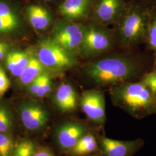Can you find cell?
Wrapping results in <instances>:
<instances>
[{"label":"cell","mask_w":156,"mask_h":156,"mask_svg":"<svg viewBox=\"0 0 156 156\" xmlns=\"http://www.w3.org/2000/svg\"><path fill=\"white\" fill-rule=\"evenodd\" d=\"M148 58L134 50L116 48L84 60L78 67L79 77L90 87H108L138 80L149 69Z\"/></svg>","instance_id":"6da1fadb"},{"label":"cell","mask_w":156,"mask_h":156,"mask_svg":"<svg viewBox=\"0 0 156 156\" xmlns=\"http://www.w3.org/2000/svg\"><path fill=\"white\" fill-rule=\"evenodd\" d=\"M151 8L136 2L127 1L122 15L112 28L118 48L134 50L146 44Z\"/></svg>","instance_id":"7a4b0ae2"},{"label":"cell","mask_w":156,"mask_h":156,"mask_svg":"<svg viewBox=\"0 0 156 156\" xmlns=\"http://www.w3.org/2000/svg\"><path fill=\"white\" fill-rule=\"evenodd\" d=\"M113 105L135 119L156 114V97L140 80L119 84L109 87Z\"/></svg>","instance_id":"3957f363"},{"label":"cell","mask_w":156,"mask_h":156,"mask_svg":"<svg viewBox=\"0 0 156 156\" xmlns=\"http://www.w3.org/2000/svg\"><path fill=\"white\" fill-rule=\"evenodd\" d=\"M83 26V38L79 54L83 61L118 48L112 28L88 19Z\"/></svg>","instance_id":"277c9868"},{"label":"cell","mask_w":156,"mask_h":156,"mask_svg":"<svg viewBox=\"0 0 156 156\" xmlns=\"http://www.w3.org/2000/svg\"><path fill=\"white\" fill-rule=\"evenodd\" d=\"M37 58L47 70L54 72L78 68L81 63L78 56L64 50L49 38L39 42Z\"/></svg>","instance_id":"5b68a950"},{"label":"cell","mask_w":156,"mask_h":156,"mask_svg":"<svg viewBox=\"0 0 156 156\" xmlns=\"http://www.w3.org/2000/svg\"><path fill=\"white\" fill-rule=\"evenodd\" d=\"M83 38V23L61 18L56 22L49 39L64 50L79 57Z\"/></svg>","instance_id":"8992f818"},{"label":"cell","mask_w":156,"mask_h":156,"mask_svg":"<svg viewBox=\"0 0 156 156\" xmlns=\"http://www.w3.org/2000/svg\"><path fill=\"white\" fill-rule=\"evenodd\" d=\"M97 127H99L90 123L87 119L63 121L58 123L54 129L56 145L62 151L67 153L85 134Z\"/></svg>","instance_id":"52a82bcc"},{"label":"cell","mask_w":156,"mask_h":156,"mask_svg":"<svg viewBox=\"0 0 156 156\" xmlns=\"http://www.w3.org/2000/svg\"><path fill=\"white\" fill-rule=\"evenodd\" d=\"M79 108L90 122L102 128L106 123L105 97L100 87L83 90L80 95Z\"/></svg>","instance_id":"ba28073f"},{"label":"cell","mask_w":156,"mask_h":156,"mask_svg":"<svg viewBox=\"0 0 156 156\" xmlns=\"http://www.w3.org/2000/svg\"><path fill=\"white\" fill-rule=\"evenodd\" d=\"M127 1V0H94L87 19L106 26H113L122 15Z\"/></svg>","instance_id":"9c48e42d"},{"label":"cell","mask_w":156,"mask_h":156,"mask_svg":"<svg viewBox=\"0 0 156 156\" xmlns=\"http://www.w3.org/2000/svg\"><path fill=\"white\" fill-rule=\"evenodd\" d=\"M141 138L130 140H113L98 134L99 151L102 156H134L144 147Z\"/></svg>","instance_id":"30bf717a"},{"label":"cell","mask_w":156,"mask_h":156,"mask_svg":"<svg viewBox=\"0 0 156 156\" xmlns=\"http://www.w3.org/2000/svg\"><path fill=\"white\" fill-rule=\"evenodd\" d=\"M80 93L71 82L63 81L53 94L52 101L56 108L62 113H73L79 108Z\"/></svg>","instance_id":"8fae6325"},{"label":"cell","mask_w":156,"mask_h":156,"mask_svg":"<svg viewBox=\"0 0 156 156\" xmlns=\"http://www.w3.org/2000/svg\"><path fill=\"white\" fill-rule=\"evenodd\" d=\"M19 113L23 126L30 131H38L45 127L50 118L49 111L37 102L23 104L20 108Z\"/></svg>","instance_id":"7c38bea8"},{"label":"cell","mask_w":156,"mask_h":156,"mask_svg":"<svg viewBox=\"0 0 156 156\" xmlns=\"http://www.w3.org/2000/svg\"><path fill=\"white\" fill-rule=\"evenodd\" d=\"M94 0H62L57 7L62 18L83 23L87 19Z\"/></svg>","instance_id":"4fadbf2b"},{"label":"cell","mask_w":156,"mask_h":156,"mask_svg":"<svg viewBox=\"0 0 156 156\" xmlns=\"http://www.w3.org/2000/svg\"><path fill=\"white\" fill-rule=\"evenodd\" d=\"M26 13L30 24L37 30H48L53 24L52 12L44 6L30 5L26 9Z\"/></svg>","instance_id":"5bb4252c"},{"label":"cell","mask_w":156,"mask_h":156,"mask_svg":"<svg viewBox=\"0 0 156 156\" xmlns=\"http://www.w3.org/2000/svg\"><path fill=\"white\" fill-rule=\"evenodd\" d=\"M99 128H94L85 134L73 147L67 152L68 156H85L99 151L98 145Z\"/></svg>","instance_id":"9a60e30c"},{"label":"cell","mask_w":156,"mask_h":156,"mask_svg":"<svg viewBox=\"0 0 156 156\" xmlns=\"http://www.w3.org/2000/svg\"><path fill=\"white\" fill-rule=\"evenodd\" d=\"M20 26V19L11 6L0 1V34L9 33Z\"/></svg>","instance_id":"2e32d148"},{"label":"cell","mask_w":156,"mask_h":156,"mask_svg":"<svg viewBox=\"0 0 156 156\" xmlns=\"http://www.w3.org/2000/svg\"><path fill=\"white\" fill-rule=\"evenodd\" d=\"M30 59V57L24 52H11L6 57V67L12 75L19 78L28 65Z\"/></svg>","instance_id":"e0dca14e"},{"label":"cell","mask_w":156,"mask_h":156,"mask_svg":"<svg viewBox=\"0 0 156 156\" xmlns=\"http://www.w3.org/2000/svg\"><path fill=\"white\" fill-rule=\"evenodd\" d=\"M47 72V69L35 57H30V59L24 71L19 77L20 83L28 86L41 75Z\"/></svg>","instance_id":"ac0fdd59"},{"label":"cell","mask_w":156,"mask_h":156,"mask_svg":"<svg viewBox=\"0 0 156 156\" xmlns=\"http://www.w3.org/2000/svg\"><path fill=\"white\" fill-rule=\"evenodd\" d=\"M153 55L154 66H156V7L151 8L148 27L147 39L146 44Z\"/></svg>","instance_id":"d6986e66"},{"label":"cell","mask_w":156,"mask_h":156,"mask_svg":"<svg viewBox=\"0 0 156 156\" xmlns=\"http://www.w3.org/2000/svg\"><path fill=\"white\" fill-rule=\"evenodd\" d=\"M53 90V83L50 73L48 72L44 73L42 81L35 97L42 98L50 94Z\"/></svg>","instance_id":"ffe728a7"},{"label":"cell","mask_w":156,"mask_h":156,"mask_svg":"<svg viewBox=\"0 0 156 156\" xmlns=\"http://www.w3.org/2000/svg\"><path fill=\"white\" fill-rule=\"evenodd\" d=\"M35 146L30 140H23L17 145L11 156H33Z\"/></svg>","instance_id":"44dd1931"},{"label":"cell","mask_w":156,"mask_h":156,"mask_svg":"<svg viewBox=\"0 0 156 156\" xmlns=\"http://www.w3.org/2000/svg\"><path fill=\"white\" fill-rule=\"evenodd\" d=\"M13 141L6 133L0 132V156H11Z\"/></svg>","instance_id":"7402d4cb"},{"label":"cell","mask_w":156,"mask_h":156,"mask_svg":"<svg viewBox=\"0 0 156 156\" xmlns=\"http://www.w3.org/2000/svg\"><path fill=\"white\" fill-rule=\"evenodd\" d=\"M12 117L9 109L0 105V132L6 133L11 128Z\"/></svg>","instance_id":"603a6c76"},{"label":"cell","mask_w":156,"mask_h":156,"mask_svg":"<svg viewBox=\"0 0 156 156\" xmlns=\"http://www.w3.org/2000/svg\"><path fill=\"white\" fill-rule=\"evenodd\" d=\"M138 80L145 84L156 97V66H154L151 71L144 74Z\"/></svg>","instance_id":"cb8c5ba5"},{"label":"cell","mask_w":156,"mask_h":156,"mask_svg":"<svg viewBox=\"0 0 156 156\" xmlns=\"http://www.w3.org/2000/svg\"><path fill=\"white\" fill-rule=\"evenodd\" d=\"M10 81L4 69L0 67V99L10 87Z\"/></svg>","instance_id":"d4e9b609"},{"label":"cell","mask_w":156,"mask_h":156,"mask_svg":"<svg viewBox=\"0 0 156 156\" xmlns=\"http://www.w3.org/2000/svg\"><path fill=\"white\" fill-rule=\"evenodd\" d=\"M44 73L41 75L38 78H36L31 83L28 84V90L29 93L33 95H35L38 91L41 82L42 81Z\"/></svg>","instance_id":"484cf974"},{"label":"cell","mask_w":156,"mask_h":156,"mask_svg":"<svg viewBox=\"0 0 156 156\" xmlns=\"http://www.w3.org/2000/svg\"><path fill=\"white\" fill-rule=\"evenodd\" d=\"M33 156H55L53 152L47 147H41L35 151Z\"/></svg>","instance_id":"4316f807"},{"label":"cell","mask_w":156,"mask_h":156,"mask_svg":"<svg viewBox=\"0 0 156 156\" xmlns=\"http://www.w3.org/2000/svg\"><path fill=\"white\" fill-rule=\"evenodd\" d=\"M138 2L149 8L156 7V0H127Z\"/></svg>","instance_id":"83f0119b"},{"label":"cell","mask_w":156,"mask_h":156,"mask_svg":"<svg viewBox=\"0 0 156 156\" xmlns=\"http://www.w3.org/2000/svg\"><path fill=\"white\" fill-rule=\"evenodd\" d=\"M8 50V45L4 42H0V60L4 57Z\"/></svg>","instance_id":"f1b7e54d"},{"label":"cell","mask_w":156,"mask_h":156,"mask_svg":"<svg viewBox=\"0 0 156 156\" xmlns=\"http://www.w3.org/2000/svg\"><path fill=\"white\" fill-rule=\"evenodd\" d=\"M102 156V154H101L100 152V151H98V152H95V153H92V154H89V155H87V156Z\"/></svg>","instance_id":"f546056e"},{"label":"cell","mask_w":156,"mask_h":156,"mask_svg":"<svg viewBox=\"0 0 156 156\" xmlns=\"http://www.w3.org/2000/svg\"><path fill=\"white\" fill-rule=\"evenodd\" d=\"M42 1H46V2H50V1H54V0H42Z\"/></svg>","instance_id":"4dcf8cb0"}]
</instances>
